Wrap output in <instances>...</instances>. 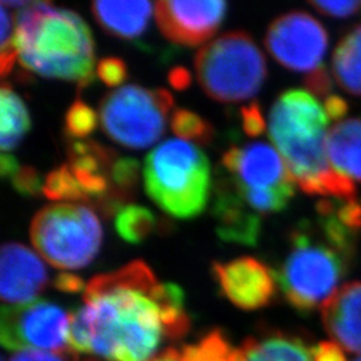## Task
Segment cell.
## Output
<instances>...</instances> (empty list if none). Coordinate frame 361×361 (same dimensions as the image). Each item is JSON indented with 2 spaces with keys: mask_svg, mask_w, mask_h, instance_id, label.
Segmentation results:
<instances>
[{
  "mask_svg": "<svg viewBox=\"0 0 361 361\" xmlns=\"http://www.w3.org/2000/svg\"><path fill=\"white\" fill-rule=\"evenodd\" d=\"M190 329L183 292L162 284L141 259L95 276L70 314L71 356L92 361H154L162 344Z\"/></svg>",
  "mask_w": 361,
  "mask_h": 361,
  "instance_id": "1",
  "label": "cell"
},
{
  "mask_svg": "<svg viewBox=\"0 0 361 361\" xmlns=\"http://www.w3.org/2000/svg\"><path fill=\"white\" fill-rule=\"evenodd\" d=\"M329 118L310 91L286 90L273 104L268 133L304 193L331 198H355L353 180L332 168L326 152Z\"/></svg>",
  "mask_w": 361,
  "mask_h": 361,
  "instance_id": "2",
  "label": "cell"
},
{
  "mask_svg": "<svg viewBox=\"0 0 361 361\" xmlns=\"http://www.w3.org/2000/svg\"><path fill=\"white\" fill-rule=\"evenodd\" d=\"M15 47L20 65L42 77L89 86L94 79L90 28L70 10L49 1H31L18 10Z\"/></svg>",
  "mask_w": 361,
  "mask_h": 361,
  "instance_id": "3",
  "label": "cell"
},
{
  "mask_svg": "<svg viewBox=\"0 0 361 361\" xmlns=\"http://www.w3.org/2000/svg\"><path fill=\"white\" fill-rule=\"evenodd\" d=\"M290 249L276 274L286 302L310 314L340 289L355 264L353 256L332 244L317 222L300 224L289 237Z\"/></svg>",
  "mask_w": 361,
  "mask_h": 361,
  "instance_id": "4",
  "label": "cell"
},
{
  "mask_svg": "<svg viewBox=\"0 0 361 361\" xmlns=\"http://www.w3.org/2000/svg\"><path fill=\"white\" fill-rule=\"evenodd\" d=\"M143 180L147 195L176 219H193L207 207L210 165L193 143L169 140L145 159Z\"/></svg>",
  "mask_w": 361,
  "mask_h": 361,
  "instance_id": "5",
  "label": "cell"
},
{
  "mask_svg": "<svg viewBox=\"0 0 361 361\" xmlns=\"http://www.w3.org/2000/svg\"><path fill=\"white\" fill-rule=\"evenodd\" d=\"M200 86L222 104L255 97L267 78L262 51L245 31H231L209 42L194 59Z\"/></svg>",
  "mask_w": 361,
  "mask_h": 361,
  "instance_id": "6",
  "label": "cell"
},
{
  "mask_svg": "<svg viewBox=\"0 0 361 361\" xmlns=\"http://www.w3.org/2000/svg\"><path fill=\"white\" fill-rule=\"evenodd\" d=\"M30 238L54 268L80 269L98 255L102 228L90 207L61 202L39 210L30 226Z\"/></svg>",
  "mask_w": 361,
  "mask_h": 361,
  "instance_id": "7",
  "label": "cell"
},
{
  "mask_svg": "<svg viewBox=\"0 0 361 361\" xmlns=\"http://www.w3.org/2000/svg\"><path fill=\"white\" fill-rule=\"evenodd\" d=\"M173 97L165 89L128 85L104 95L99 119L104 134L129 149H146L165 133Z\"/></svg>",
  "mask_w": 361,
  "mask_h": 361,
  "instance_id": "8",
  "label": "cell"
},
{
  "mask_svg": "<svg viewBox=\"0 0 361 361\" xmlns=\"http://www.w3.org/2000/svg\"><path fill=\"white\" fill-rule=\"evenodd\" d=\"M70 314L46 300L4 305L0 314V341L10 350H51L71 356Z\"/></svg>",
  "mask_w": 361,
  "mask_h": 361,
  "instance_id": "9",
  "label": "cell"
},
{
  "mask_svg": "<svg viewBox=\"0 0 361 361\" xmlns=\"http://www.w3.org/2000/svg\"><path fill=\"white\" fill-rule=\"evenodd\" d=\"M328 43V32L323 25L304 11L276 18L265 35V46L271 56L297 73H312L322 67Z\"/></svg>",
  "mask_w": 361,
  "mask_h": 361,
  "instance_id": "10",
  "label": "cell"
},
{
  "mask_svg": "<svg viewBox=\"0 0 361 361\" xmlns=\"http://www.w3.org/2000/svg\"><path fill=\"white\" fill-rule=\"evenodd\" d=\"M222 165L243 192H271L295 195V180L281 154L265 142L232 146Z\"/></svg>",
  "mask_w": 361,
  "mask_h": 361,
  "instance_id": "11",
  "label": "cell"
},
{
  "mask_svg": "<svg viewBox=\"0 0 361 361\" xmlns=\"http://www.w3.org/2000/svg\"><path fill=\"white\" fill-rule=\"evenodd\" d=\"M226 13L221 0L182 1L164 0L154 3L157 25L165 38L180 46H198L212 38Z\"/></svg>",
  "mask_w": 361,
  "mask_h": 361,
  "instance_id": "12",
  "label": "cell"
},
{
  "mask_svg": "<svg viewBox=\"0 0 361 361\" xmlns=\"http://www.w3.org/2000/svg\"><path fill=\"white\" fill-rule=\"evenodd\" d=\"M213 274L224 296L240 310H257L276 298L279 284L274 271L257 258L214 262Z\"/></svg>",
  "mask_w": 361,
  "mask_h": 361,
  "instance_id": "13",
  "label": "cell"
},
{
  "mask_svg": "<svg viewBox=\"0 0 361 361\" xmlns=\"http://www.w3.org/2000/svg\"><path fill=\"white\" fill-rule=\"evenodd\" d=\"M49 283L42 259L27 246L8 243L0 253V295L8 305L35 301Z\"/></svg>",
  "mask_w": 361,
  "mask_h": 361,
  "instance_id": "14",
  "label": "cell"
},
{
  "mask_svg": "<svg viewBox=\"0 0 361 361\" xmlns=\"http://www.w3.org/2000/svg\"><path fill=\"white\" fill-rule=\"evenodd\" d=\"M212 214L222 241L257 245L262 228L261 216L246 204L231 177L217 180Z\"/></svg>",
  "mask_w": 361,
  "mask_h": 361,
  "instance_id": "15",
  "label": "cell"
},
{
  "mask_svg": "<svg viewBox=\"0 0 361 361\" xmlns=\"http://www.w3.org/2000/svg\"><path fill=\"white\" fill-rule=\"evenodd\" d=\"M118 155L90 140H74L68 145V168L91 198L106 212L111 197V171Z\"/></svg>",
  "mask_w": 361,
  "mask_h": 361,
  "instance_id": "16",
  "label": "cell"
},
{
  "mask_svg": "<svg viewBox=\"0 0 361 361\" xmlns=\"http://www.w3.org/2000/svg\"><path fill=\"white\" fill-rule=\"evenodd\" d=\"M324 329L341 348L361 353V281L340 286L322 308Z\"/></svg>",
  "mask_w": 361,
  "mask_h": 361,
  "instance_id": "17",
  "label": "cell"
},
{
  "mask_svg": "<svg viewBox=\"0 0 361 361\" xmlns=\"http://www.w3.org/2000/svg\"><path fill=\"white\" fill-rule=\"evenodd\" d=\"M240 349L243 361H313L308 337L280 329L250 336Z\"/></svg>",
  "mask_w": 361,
  "mask_h": 361,
  "instance_id": "18",
  "label": "cell"
},
{
  "mask_svg": "<svg viewBox=\"0 0 361 361\" xmlns=\"http://www.w3.org/2000/svg\"><path fill=\"white\" fill-rule=\"evenodd\" d=\"M154 4L149 1H94L91 13L104 31L116 38L140 37L149 25Z\"/></svg>",
  "mask_w": 361,
  "mask_h": 361,
  "instance_id": "19",
  "label": "cell"
},
{
  "mask_svg": "<svg viewBox=\"0 0 361 361\" xmlns=\"http://www.w3.org/2000/svg\"><path fill=\"white\" fill-rule=\"evenodd\" d=\"M326 152L336 171L361 183V119L348 118L335 125L326 135Z\"/></svg>",
  "mask_w": 361,
  "mask_h": 361,
  "instance_id": "20",
  "label": "cell"
},
{
  "mask_svg": "<svg viewBox=\"0 0 361 361\" xmlns=\"http://www.w3.org/2000/svg\"><path fill=\"white\" fill-rule=\"evenodd\" d=\"M332 74L341 89L361 97V25L350 28L336 46Z\"/></svg>",
  "mask_w": 361,
  "mask_h": 361,
  "instance_id": "21",
  "label": "cell"
},
{
  "mask_svg": "<svg viewBox=\"0 0 361 361\" xmlns=\"http://www.w3.org/2000/svg\"><path fill=\"white\" fill-rule=\"evenodd\" d=\"M31 121L26 106L8 83L1 85L0 90V147L1 150H13L27 131Z\"/></svg>",
  "mask_w": 361,
  "mask_h": 361,
  "instance_id": "22",
  "label": "cell"
},
{
  "mask_svg": "<svg viewBox=\"0 0 361 361\" xmlns=\"http://www.w3.org/2000/svg\"><path fill=\"white\" fill-rule=\"evenodd\" d=\"M180 361H243L241 349L234 348L219 329L210 331L200 341L178 350Z\"/></svg>",
  "mask_w": 361,
  "mask_h": 361,
  "instance_id": "23",
  "label": "cell"
},
{
  "mask_svg": "<svg viewBox=\"0 0 361 361\" xmlns=\"http://www.w3.org/2000/svg\"><path fill=\"white\" fill-rule=\"evenodd\" d=\"M154 214L146 207L128 205L116 212V231L126 243H142L154 231Z\"/></svg>",
  "mask_w": 361,
  "mask_h": 361,
  "instance_id": "24",
  "label": "cell"
},
{
  "mask_svg": "<svg viewBox=\"0 0 361 361\" xmlns=\"http://www.w3.org/2000/svg\"><path fill=\"white\" fill-rule=\"evenodd\" d=\"M43 194L52 201H87L90 200L89 194L78 182L75 176L68 168V165H62L54 169L47 174L43 182Z\"/></svg>",
  "mask_w": 361,
  "mask_h": 361,
  "instance_id": "25",
  "label": "cell"
},
{
  "mask_svg": "<svg viewBox=\"0 0 361 361\" xmlns=\"http://www.w3.org/2000/svg\"><path fill=\"white\" fill-rule=\"evenodd\" d=\"M170 126L177 137L198 145H207L213 138V128L207 119L186 109H178L173 113Z\"/></svg>",
  "mask_w": 361,
  "mask_h": 361,
  "instance_id": "26",
  "label": "cell"
},
{
  "mask_svg": "<svg viewBox=\"0 0 361 361\" xmlns=\"http://www.w3.org/2000/svg\"><path fill=\"white\" fill-rule=\"evenodd\" d=\"M97 113L79 99L71 104L66 114V133L75 140H85L97 128Z\"/></svg>",
  "mask_w": 361,
  "mask_h": 361,
  "instance_id": "27",
  "label": "cell"
},
{
  "mask_svg": "<svg viewBox=\"0 0 361 361\" xmlns=\"http://www.w3.org/2000/svg\"><path fill=\"white\" fill-rule=\"evenodd\" d=\"M0 22V75L4 78L13 68V62L18 58L15 47V30H13V18L8 8L1 6Z\"/></svg>",
  "mask_w": 361,
  "mask_h": 361,
  "instance_id": "28",
  "label": "cell"
},
{
  "mask_svg": "<svg viewBox=\"0 0 361 361\" xmlns=\"http://www.w3.org/2000/svg\"><path fill=\"white\" fill-rule=\"evenodd\" d=\"M97 75L110 87H116L123 83L128 77L126 65L119 58H104L97 65Z\"/></svg>",
  "mask_w": 361,
  "mask_h": 361,
  "instance_id": "29",
  "label": "cell"
},
{
  "mask_svg": "<svg viewBox=\"0 0 361 361\" xmlns=\"http://www.w3.org/2000/svg\"><path fill=\"white\" fill-rule=\"evenodd\" d=\"M13 189L22 195L37 197L40 192L43 193V185L39 177L38 171L31 166H22L11 178Z\"/></svg>",
  "mask_w": 361,
  "mask_h": 361,
  "instance_id": "30",
  "label": "cell"
},
{
  "mask_svg": "<svg viewBox=\"0 0 361 361\" xmlns=\"http://www.w3.org/2000/svg\"><path fill=\"white\" fill-rule=\"evenodd\" d=\"M310 6L326 16L336 18V19H345L349 16H353L361 10L360 0H352V1H310Z\"/></svg>",
  "mask_w": 361,
  "mask_h": 361,
  "instance_id": "31",
  "label": "cell"
},
{
  "mask_svg": "<svg viewBox=\"0 0 361 361\" xmlns=\"http://www.w3.org/2000/svg\"><path fill=\"white\" fill-rule=\"evenodd\" d=\"M305 86L312 95L320 97L324 99H326L328 97L332 95V89H334L332 78L324 66L316 68L314 71H312L307 75Z\"/></svg>",
  "mask_w": 361,
  "mask_h": 361,
  "instance_id": "32",
  "label": "cell"
},
{
  "mask_svg": "<svg viewBox=\"0 0 361 361\" xmlns=\"http://www.w3.org/2000/svg\"><path fill=\"white\" fill-rule=\"evenodd\" d=\"M241 119L244 131L252 138L261 135L267 129L265 119L257 102H252L241 109Z\"/></svg>",
  "mask_w": 361,
  "mask_h": 361,
  "instance_id": "33",
  "label": "cell"
},
{
  "mask_svg": "<svg viewBox=\"0 0 361 361\" xmlns=\"http://www.w3.org/2000/svg\"><path fill=\"white\" fill-rule=\"evenodd\" d=\"M313 361H347V357L335 341H320L313 347Z\"/></svg>",
  "mask_w": 361,
  "mask_h": 361,
  "instance_id": "34",
  "label": "cell"
},
{
  "mask_svg": "<svg viewBox=\"0 0 361 361\" xmlns=\"http://www.w3.org/2000/svg\"><path fill=\"white\" fill-rule=\"evenodd\" d=\"M324 109L328 118L331 121H343V118L348 113V104L344 98L332 94L331 97H328L326 99H324Z\"/></svg>",
  "mask_w": 361,
  "mask_h": 361,
  "instance_id": "35",
  "label": "cell"
},
{
  "mask_svg": "<svg viewBox=\"0 0 361 361\" xmlns=\"http://www.w3.org/2000/svg\"><path fill=\"white\" fill-rule=\"evenodd\" d=\"M54 286L65 293H78V292H85L86 284L79 279L78 276H74L71 273H61L56 276L54 280Z\"/></svg>",
  "mask_w": 361,
  "mask_h": 361,
  "instance_id": "36",
  "label": "cell"
},
{
  "mask_svg": "<svg viewBox=\"0 0 361 361\" xmlns=\"http://www.w3.org/2000/svg\"><path fill=\"white\" fill-rule=\"evenodd\" d=\"M10 361H65L62 357L52 355V353H44L40 350H22L13 355Z\"/></svg>",
  "mask_w": 361,
  "mask_h": 361,
  "instance_id": "37",
  "label": "cell"
},
{
  "mask_svg": "<svg viewBox=\"0 0 361 361\" xmlns=\"http://www.w3.org/2000/svg\"><path fill=\"white\" fill-rule=\"evenodd\" d=\"M19 165L16 158L11 154L3 153L0 157V174L3 178H13V174L19 170Z\"/></svg>",
  "mask_w": 361,
  "mask_h": 361,
  "instance_id": "38",
  "label": "cell"
},
{
  "mask_svg": "<svg viewBox=\"0 0 361 361\" xmlns=\"http://www.w3.org/2000/svg\"><path fill=\"white\" fill-rule=\"evenodd\" d=\"M170 83L178 90L185 89L190 83V75L185 68H176L170 74Z\"/></svg>",
  "mask_w": 361,
  "mask_h": 361,
  "instance_id": "39",
  "label": "cell"
},
{
  "mask_svg": "<svg viewBox=\"0 0 361 361\" xmlns=\"http://www.w3.org/2000/svg\"><path fill=\"white\" fill-rule=\"evenodd\" d=\"M154 361H180V359H178V350L173 348L166 349Z\"/></svg>",
  "mask_w": 361,
  "mask_h": 361,
  "instance_id": "40",
  "label": "cell"
},
{
  "mask_svg": "<svg viewBox=\"0 0 361 361\" xmlns=\"http://www.w3.org/2000/svg\"><path fill=\"white\" fill-rule=\"evenodd\" d=\"M355 361H361V356H360V357H357V359H356V360H355Z\"/></svg>",
  "mask_w": 361,
  "mask_h": 361,
  "instance_id": "41",
  "label": "cell"
}]
</instances>
